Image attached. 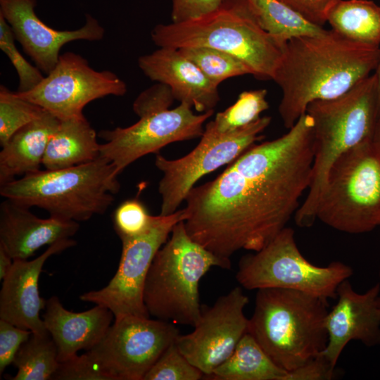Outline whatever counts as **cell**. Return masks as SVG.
I'll return each mask as SVG.
<instances>
[{
	"mask_svg": "<svg viewBox=\"0 0 380 380\" xmlns=\"http://www.w3.org/2000/svg\"><path fill=\"white\" fill-rule=\"evenodd\" d=\"M118 176L113 164L99 156L70 167L27 174L1 185L0 194L44 209L50 217L78 222L106 213L120 187Z\"/></svg>",
	"mask_w": 380,
	"mask_h": 380,
	"instance_id": "8992f818",
	"label": "cell"
},
{
	"mask_svg": "<svg viewBox=\"0 0 380 380\" xmlns=\"http://www.w3.org/2000/svg\"><path fill=\"white\" fill-rule=\"evenodd\" d=\"M287 373L248 331L232 355L206 377L213 380H285Z\"/></svg>",
	"mask_w": 380,
	"mask_h": 380,
	"instance_id": "cb8c5ba5",
	"label": "cell"
},
{
	"mask_svg": "<svg viewBox=\"0 0 380 380\" xmlns=\"http://www.w3.org/2000/svg\"><path fill=\"white\" fill-rule=\"evenodd\" d=\"M13 365L17 368L12 380H49L59 365L58 350L49 333H32L19 348Z\"/></svg>",
	"mask_w": 380,
	"mask_h": 380,
	"instance_id": "4316f807",
	"label": "cell"
},
{
	"mask_svg": "<svg viewBox=\"0 0 380 380\" xmlns=\"http://www.w3.org/2000/svg\"><path fill=\"white\" fill-rule=\"evenodd\" d=\"M44 109L0 87V144L2 147L20 128L39 117Z\"/></svg>",
	"mask_w": 380,
	"mask_h": 380,
	"instance_id": "f546056e",
	"label": "cell"
},
{
	"mask_svg": "<svg viewBox=\"0 0 380 380\" xmlns=\"http://www.w3.org/2000/svg\"><path fill=\"white\" fill-rule=\"evenodd\" d=\"M60 120L49 112L18 130L0 152V184L40 170L48 143Z\"/></svg>",
	"mask_w": 380,
	"mask_h": 380,
	"instance_id": "7402d4cb",
	"label": "cell"
},
{
	"mask_svg": "<svg viewBox=\"0 0 380 380\" xmlns=\"http://www.w3.org/2000/svg\"><path fill=\"white\" fill-rule=\"evenodd\" d=\"M373 140L380 148V114L377 118Z\"/></svg>",
	"mask_w": 380,
	"mask_h": 380,
	"instance_id": "b9f144b4",
	"label": "cell"
},
{
	"mask_svg": "<svg viewBox=\"0 0 380 380\" xmlns=\"http://www.w3.org/2000/svg\"><path fill=\"white\" fill-rule=\"evenodd\" d=\"M299 13L308 21L323 27L330 8L338 0H278Z\"/></svg>",
	"mask_w": 380,
	"mask_h": 380,
	"instance_id": "f35d334b",
	"label": "cell"
},
{
	"mask_svg": "<svg viewBox=\"0 0 380 380\" xmlns=\"http://www.w3.org/2000/svg\"><path fill=\"white\" fill-rule=\"evenodd\" d=\"M335 369L320 353L295 369L288 371L285 380H331L336 376Z\"/></svg>",
	"mask_w": 380,
	"mask_h": 380,
	"instance_id": "74e56055",
	"label": "cell"
},
{
	"mask_svg": "<svg viewBox=\"0 0 380 380\" xmlns=\"http://www.w3.org/2000/svg\"><path fill=\"white\" fill-rule=\"evenodd\" d=\"M151 34L158 47L205 46L232 54L262 80L273 79L285 45L262 28L248 0H228L217 10L186 22L158 24Z\"/></svg>",
	"mask_w": 380,
	"mask_h": 380,
	"instance_id": "277c9868",
	"label": "cell"
},
{
	"mask_svg": "<svg viewBox=\"0 0 380 380\" xmlns=\"http://www.w3.org/2000/svg\"><path fill=\"white\" fill-rule=\"evenodd\" d=\"M379 293V283L364 293L355 291L348 279L338 285L336 303L325 317L328 341L322 353L333 366L351 341L367 347L380 345Z\"/></svg>",
	"mask_w": 380,
	"mask_h": 380,
	"instance_id": "e0dca14e",
	"label": "cell"
},
{
	"mask_svg": "<svg viewBox=\"0 0 380 380\" xmlns=\"http://www.w3.org/2000/svg\"><path fill=\"white\" fill-rule=\"evenodd\" d=\"M32 332L0 319V375L13 364L15 357Z\"/></svg>",
	"mask_w": 380,
	"mask_h": 380,
	"instance_id": "d590c367",
	"label": "cell"
},
{
	"mask_svg": "<svg viewBox=\"0 0 380 380\" xmlns=\"http://www.w3.org/2000/svg\"><path fill=\"white\" fill-rule=\"evenodd\" d=\"M175 98L169 86L158 82L142 91L133 103V110L139 117L170 109Z\"/></svg>",
	"mask_w": 380,
	"mask_h": 380,
	"instance_id": "e575fe53",
	"label": "cell"
},
{
	"mask_svg": "<svg viewBox=\"0 0 380 380\" xmlns=\"http://www.w3.org/2000/svg\"><path fill=\"white\" fill-rule=\"evenodd\" d=\"M213 113L195 114L190 105L180 103L173 109L141 117L131 126L103 130L99 135L106 143L100 144V156L110 160L119 175L137 159L171 143L201 137Z\"/></svg>",
	"mask_w": 380,
	"mask_h": 380,
	"instance_id": "5bb4252c",
	"label": "cell"
},
{
	"mask_svg": "<svg viewBox=\"0 0 380 380\" xmlns=\"http://www.w3.org/2000/svg\"><path fill=\"white\" fill-rule=\"evenodd\" d=\"M249 299L240 286L219 297L212 306L203 305L194 330L179 334L176 343L184 355L208 376L233 353L248 331L244 308Z\"/></svg>",
	"mask_w": 380,
	"mask_h": 380,
	"instance_id": "9a60e30c",
	"label": "cell"
},
{
	"mask_svg": "<svg viewBox=\"0 0 380 380\" xmlns=\"http://www.w3.org/2000/svg\"><path fill=\"white\" fill-rule=\"evenodd\" d=\"M179 335L172 322L125 315L115 318L101 340L87 352L108 380H144Z\"/></svg>",
	"mask_w": 380,
	"mask_h": 380,
	"instance_id": "8fae6325",
	"label": "cell"
},
{
	"mask_svg": "<svg viewBox=\"0 0 380 380\" xmlns=\"http://www.w3.org/2000/svg\"><path fill=\"white\" fill-rule=\"evenodd\" d=\"M353 274L340 261L327 266L309 262L296 244L294 230L286 227L264 248L241 258L236 279L248 290L289 289L329 300L336 298L338 285Z\"/></svg>",
	"mask_w": 380,
	"mask_h": 380,
	"instance_id": "9c48e42d",
	"label": "cell"
},
{
	"mask_svg": "<svg viewBox=\"0 0 380 380\" xmlns=\"http://www.w3.org/2000/svg\"><path fill=\"white\" fill-rule=\"evenodd\" d=\"M30 208L6 198L0 205V246L13 260H27L41 247L70 239L77 222L40 218Z\"/></svg>",
	"mask_w": 380,
	"mask_h": 380,
	"instance_id": "ffe728a7",
	"label": "cell"
},
{
	"mask_svg": "<svg viewBox=\"0 0 380 380\" xmlns=\"http://www.w3.org/2000/svg\"><path fill=\"white\" fill-rule=\"evenodd\" d=\"M379 46L349 40L331 29L293 38L272 79L281 90L279 113L289 129L317 100L336 98L372 75Z\"/></svg>",
	"mask_w": 380,
	"mask_h": 380,
	"instance_id": "7a4b0ae2",
	"label": "cell"
},
{
	"mask_svg": "<svg viewBox=\"0 0 380 380\" xmlns=\"http://www.w3.org/2000/svg\"><path fill=\"white\" fill-rule=\"evenodd\" d=\"M43 322L56 343L59 362L89 350L103 338L114 317L107 308L96 305L81 312L65 309L60 299L53 296L46 300Z\"/></svg>",
	"mask_w": 380,
	"mask_h": 380,
	"instance_id": "44dd1931",
	"label": "cell"
},
{
	"mask_svg": "<svg viewBox=\"0 0 380 380\" xmlns=\"http://www.w3.org/2000/svg\"><path fill=\"white\" fill-rule=\"evenodd\" d=\"M327 22L341 36L358 43L379 46L380 6L370 0H338Z\"/></svg>",
	"mask_w": 380,
	"mask_h": 380,
	"instance_id": "d4e9b609",
	"label": "cell"
},
{
	"mask_svg": "<svg viewBox=\"0 0 380 380\" xmlns=\"http://www.w3.org/2000/svg\"><path fill=\"white\" fill-rule=\"evenodd\" d=\"M204 375L184 355L175 341L164 350L144 380H199Z\"/></svg>",
	"mask_w": 380,
	"mask_h": 380,
	"instance_id": "4dcf8cb0",
	"label": "cell"
},
{
	"mask_svg": "<svg viewBox=\"0 0 380 380\" xmlns=\"http://www.w3.org/2000/svg\"><path fill=\"white\" fill-rule=\"evenodd\" d=\"M267 94L265 89L241 92L234 104L218 113L215 119L208 124L215 131L224 133L253 122L269 108Z\"/></svg>",
	"mask_w": 380,
	"mask_h": 380,
	"instance_id": "f1b7e54d",
	"label": "cell"
},
{
	"mask_svg": "<svg viewBox=\"0 0 380 380\" xmlns=\"http://www.w3.org/2000/svg\"><path fill=\"white\" fill-rule=\"evenodd\" d=\"M125 82L109 70L97 71L82 56L61 54L53 69L32 89L18 94L39 106L60 120L84 116L92 101L127 93Z\"/></svg>",
	"mask_w": 380,
	"mask_h": 380,
	"instance_id": "4fadbf2b",
	"label": "cell"
},
{
	"mask_svg": "<svg viewBox=\"0 0 380 380\" xmlns=\"http://www.w3.org/2000/svg\"><path fill=\"white\" fill-rule=\"evenodd\" d=\"M154 217L139 200H126L114 212V228L120 239L135 237L151 227Z\"/></svg>",
	"mask_w": 380,
	"mask_h": 380,
	"instance_id": "d6a6232c",
	"label": "cell"
},
{
	"mask_svg": "<svg viewBox=\"0 0 380 380\" xmlns=\"http://www.w3.org/2000/svg\"><path fill=\"white\" fill-rule=\"evenodd\" d=\"M378 283H379V286H380V270H379V282ZM379 301H380V293H379Z\"/></svg>",
	"mask_w": 380,
	"mask_h": 380,
	"instance_id": "7bdbcfd3",
	"label": "cell"
},
{
	"mask_svg": "<svg viewBox=\"0 0 380 380\" xmlns=\"http://www.w3.org/2000/svg\"><path fill=\"white\" fill-rule=\"evenodd\" d=\"M15 39L11 26L0 14V49L17 71L19 78L18 91L25 92L34 89L44 76L37 66L31 65L20 53Z\"/></svg>",
	"mask_w": 380,
	"mask_h": 380,
	"instance_id": "1f68e13d",
	"label": "cell"
},
{
	"mask_svg": "<svg viewBox=\"0 0 380 380\" xmlns=\"http://www.w3.org/2000/svg\"><path fill=\"white\" fill-rule=\"evenodd\" d=\"M100 156L96 133L84 116L60 121L42 160L46 170H57L91 162Z\"/></svg>",
	"mask_w": 380,
	"mask_h": 380,
	"instance_id": "603a6c76",
	"label": "cell"
},
{
	"mask_svg": "<svg viewBox=\"0 0 380 380\" xmlns=\"http://www.w3.org/2000/svg\"><path fill=\"white\" fill-rule=\"evenodd\" d=\"M374 73L376 79L377 96H378V112H379V115L380 114V59L375 69V72Z\"/></svg>",
	"mask_w": 380,
	"mask_h": 380,
	"instance_id": "60d3db41",
	"label": "cell"
},
{
	"mask_svg": "<svg viewBox=\"0 0 380 380\" xmlns=\"http://www.w3.org/2000/svg\"><path fill=\"white\" fill-rule=\"evenodd\" d=\"M313 122L305 113L281 137L253 144L213 180L187 194L189 235L222 260L269 243L312 181Z\"/></svg>",
	"mask_w": 380,
	"mask_h": 380,
	"instance_id": "6da1fadb",
	"label": "cell"
},
{
	"mask_svg": "<svg viewBox=\"0 0 380 380\" xmlns=\"http://www.w3.org/2000/svg\"><path fill=\"white\" fill-rule=\"evenodd\" d=\"M138 65L151 80L169 86L175 100L188 103L198 112L213 110L220 100L218 85L179 49L159 47L140 56Z\"/></svg>",
	"mask_w": 380,
	"mask_h": 380,
	"instance_id": "d6986e66",
	"label": "cell"
},
{
	"mask_svg": "<svg viewBox=\"0 0 380 380\" xmlns=\"http://www.w3.org/2000/svg\"><path fill=\"white\" fill-rule=\"evenodd\" d=\"M170 235L149 269L144 303L150 316L194 327L201 313V279L211 267L230 269L232 263L195 241L189 235L184 221L175 225Z\"/></svg>",
	"mask_w": 380,
	"mask_h": 380,
	"instance_id": "52a82bcc",
	"label": "cell"
},
{
	"mask_svg": "<svg viewBox=\"0 0 380 380\" xmlns=\"http://www.w3.org/2000/svg\"><path fill=\"white\" fill-rule=\"evenodd\" d=\"M228 0H172V23H179L208 15Z\"/></svg>",
	"mask_w": 380,
	"mask_h": 380,
	"instance_id": "8d00e7d4",
	"label": "cell"
},
{
	"mask_svg": "<svg viewBox=\"0 0 380 380\" xmlns=\"http://www.w3.org/2000/svg\"><path fill=\"white\" fill-rule=\"evenodd\" d=\"M52 379L108 380V378L87 352L59 362Z\"/></svg>",
	"mask_w": 380,
	"mask_h": 380,
	"instance_id": "836d02e7",
	"label": "cell"
},
{
	"mask_svg": "<svg viewBox=\"0 0 380 380\" xmlns=\"http://www.w3.org/2000/svg\"><path fill=\"white\" fill-rule=\"evenodd\" d=\"M214 84L244 75H252L251 69L237 57L224 51L205 46L179 49Z\"/></svg>",
	"mask_w": 380,
	"mask_h": 380,
	"instance_id": "83f0119b",
	"label": "cell"
},
{
	"mask_svg": "<svg viewBox=\"0 0 380 380\" xmlns=\"http://www.w3.org/2000/svg\"><path fill=\"white\" fill-rule=\"evenodd\" d=\"M36 5L37 0H0V14L25 53L46 75L57 64L63 45L75 40L98 41L104 36V28L89 14H86L84 25L77 30H55L38 18Z\"/></svg>",
	"mask_w": 380,
	"mask_h": 380,
	"instance_id": "2e32d148",
	"label": "cell"
},
{
	"mask_svg": "<svg viewBox=\"0 0 380 380\" xmlns=\"http://www.w3.org/2000/svg\"><path fill=\"white\" fill-rule=\"evenodd\" d=\"M248 1L262 28L283 44L295 37L318 35L326 31L278 0Z\"/></svg>",
	"mask_w": 380,
	"mask_h": 380,
	"instance_id": "484cf974",
	"label": "cell"
},
{
	"mask_svg": "<svg viewBox=\"0 0 380 380\" xmlns=\"http://www.w3.org/2000/svg\"><path fill=\"white\" fill-rule=\"evenodd\" d=\"M348 234L380 226V148L373 139L341 154L321 193L317 220Z\"/></svg>",
	"mask_w": 380,
	"mask_h": 380,
	"instance_id": "ba28073f",
	"label": "cell"
},
{
	"mask_svg": "<svg viewBox=\"0 0 380 380\" xmlns=\"http://www.w3.org/2000/svg\"><path fill=\"white\" fill-rule=\"evenodd\" d=\"M270 122V116H262L245 127L224 133L207 124L199 143L187 155L174 160L157 155L155 165L163 172L158 184L160 215L176 212L202 177L236 159L263 137L261 134Z\"/></svg>",
	"mask_w": 380,
	"mask_h": 380,
	"instance_id": "30bf717a",
	"label": "cell"
},
{
	"mask_svg": "<svg viewBox=\"0 0 380 380\" xmlns=\"http://www.w3.org/2000/svg\"><path fill=\"white\" fill-rule=\"evenodd\" d=\"M13 260L8 255V253L4 250V248L0 246V279L3 280L6 277L8 271L10 270Z\"/></svg>",
	"mask_w": 380,
	"mask_h": 380,
	"instance_id": "ab89813d",
	"label": "cell"
},
{
	"mask_svg": "<svg viewBox=\"0 0 380 380\" xmlns=\"http://www.w3.org/2000/svg\"><path fill=\"white\" fill-rule=\"evenodd\" d=\"M186 218L184 208L169 215H156L144 234L120 239L121 256L113 277L105 287L84 293L80 299L107 308L115 318L125 315L150 317L143 298L149 269L175 225Z\"/></svg>",
	"mask_w": 380,
	"mask_h": 380,
	"instance_id": "7c38bea8",
	"label": "cell"
},
{
	"mask_svg": "<svg viewBox=\"0 0 380 380\" xmlns=\"http://www.w3.org/2000/svg\"><path fill=\"white\" fill-rule=\"evenodd\" d=\"M306 113L313 122L314 161L308 195L294 215L300 227H310L316 221L319 199L334 161L373 139L379 116L374 73L336 98L310 103Z\"/></svg>",
	"mask_w": 380,
	"mask_h": 380,
	"instance_id": "3957f363",
	"label": "cell"
},
{
	"mask_svg": "<svg viewBox=\"0 0 380 380\" xmlns=\"http://www.w3.org/2000/svg\"><path fill=\"white\" fill-rule=\"evenodd\" d=\"M75 244L76 241L72 239L61 240L50 245L34 260H13L3 279L0 291V319L33 334H48L40 317L46 300L39 296V278L45 262L51 256Z\"/></svg>",
	"mask_w": 380,
	"mask_h": 380,
	"instance_id": "ac0fdd59",
	"label": "cell"
},
{
	"mask_svg": "<svg viewBox=\"0 0 380 380\" xmlns=\"http://www.w3.org/2000/svg\"><path fill=\"white\" fill-rule=\"evenodd\" d=\"M328 304L298 291L259 289L248 332L277 365L291 371L324 350Z\"/></svg>",
	"mask_w": 380,
	"mask_h": 380,
	"instance_id": "5b68a950",
	"label": "cell"
}]
</instances>
